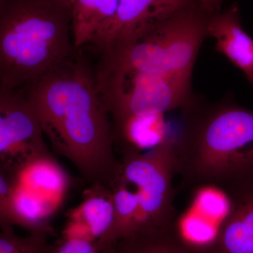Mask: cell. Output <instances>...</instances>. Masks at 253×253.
<instances>
[{"instance_id":"14","label":"cell","mask_w":253,"mask_h":253,"mask_svg":"<svg viewBox=\"0 0 253 253\" xmlns=\"http://www.w3.org/2000/svg\"><path fill=\"white\" fill-rule=\"evenodd\" d=\"M119 0H71L72 36L76 49L94 44L117 10Z\"/></svg>"},{"instance_id":"3","label":"cell","mask_w":253,"mask_h":253,"mask_svg":"<svg viewBox=\"0 0 253 253\" xmlns=\"http://www.w3.org/2000/svg\"><path fill=\"white\" fill-rule=\"evenodd\" d=\"M71 0L0 3V86L22 89L76 54Z\"/></svg>"},{"instance_id":"5","label":"cell","mask_w":253,"mask_h":253,"mask_svg":"<svg viewBox=\"0 0 253 253\" xmlns=\"http://www.w3.org/2000/svg\"><path fill=\"white\" fill-rule=\"evenodd\" d=\"M6 171L11 175V196L0 224L52 235L51 220L67 197L72 184L71 176L52 154L31 158Z\"/></svg>"},{"instance_id":"1","label":"cell","mask_w":253,"mask_h":253,"mask_svg":"<svg viewBox=\"0 0 253 253\" xmlns=\"http://www.w3.org/2000/svg\"><path fill=\"white\" fill-rule=\"evenodd\" d=\"M81 52L22 88L54 152L89 184L111 187L120 170L111 117Z\"/></svg>"},{"instance_id":"7","label":"cell","mask_w":253,"mask_h":253,"mask_svg":"<svg viewBox=\"0 0 253 253\" xmlns=\"http://www.w3.org/2000/svg\"><path fill=\"white\" fill-rule=\"evenodd\" d=\"M99 89L113 129L134 118L185 109L196 97L191 83L166 76H128Z\"/></svg>"},{"instance_id":"9","label":"cell","mask_w":253,"mask_h":253,"mask_svg":"<svg viewBox=\"0 0 253 253\" xmlns=\"http://www.w3.org/2000/svg\"><path fill=\"white\" fill-rule=\"evenodd\" d=\"M194 0H119L117 10L94 45L100 50L156 26L194 6Z\"/></svg>"},{"instance_id":"13","label":"cell","mask_w":253,"mask_h":253,"mask_svg":"<svg viewBox=\"0 0 253 253\" xmlns=\"http://www.w3.org/2000/svg\"><path fill=\"white\" fill-rule=\"evenodd\" d=\"M114 203V219L109 232L96 242L101 249L114 248L118 241L132 235L137 229L139 201L135 190L118 172L111 186Z\"/></svg>"},{"instance_id":"12","label":"cell","mask_w":253,"mask_h":253,"mask_svg":"<svg viewBox=\"0 0 253 253\" xmlns=\"http://www.w3.org/2000/svg\"><path fill=\"white\" fill-rule=\"evenodd\" d=\"M230 208L212 253H253V183L228 195Z\"/></svg>"},{"instance_id":"15","label":"cell","mask_w":253,"mask_h":253,"mask_svg":"<svg viewBox=\"0 0 253 253\" xmlns=\"http://www.w3.org/2000/svg\"><path fill=\"white\" fill-rule=\"evenodd\" d=\"M172 235V226L159 230L141 231L116 245L115 253H194Z\"/></svg>"},{"instance_id":"8","label":"cell","mask_w":253,"mask_h":253,"mask_svg":"<svg viewBox=\"0 0 253 253\" xmlns=\"http://www.w3.org/2000/svg\"><path fill=\"white\" fill-rule=\"evenodd\" d=\"M34 108L22 89L0 86V169L51 154Z\"/></svg>"},{"instance_id":"6","label":"cell","mask_w":253,"mask_h":253,"mask_svg":"<svg viewBox=\"0 0 253 253\" xmlns=\"http://www.w3.org/2000/svg\"><path fill=\"white\" fill-rule=\"evenodd\" d=\"M119 160L121 175L139 198L135 233L172 226L176 215L172 184L176 174L175 136L169 134L149 151H130L121 155Z\"/></svg>"},{"instance_id":"19","label":"cell","mask_w":253,"mask_h":253,"mask_svg":"<svg viewBox=\"0 0 253 253\" xmlns=\"http://www.w3.org/2000/svg\"><path fill=\"white\" fill-rule=\"evenodd\" d=\"M6 1V0H0V3L3 2V1Z\"/></svg>"},{"instance_id":"2","label":"cell","mask_w":253,"mask_h":253,"mask_svg":"<svg viewBox=\"0 0 253 253\" xmlns=\"http://www.w3.org/2000/svg\"><path fill=\"white\" fill-rule=\"evenodd\" d=\"M174 136L181 186L229 195L253 183V111L229 97L213 104L195 97Z\"/></svg>"},{"instance_id":"17","label":"cell","mask_w":253,"mask_h":253,"mask_svg":"<svg viewBox=\"0 0 253 253\" xmlns=\"http://www.w3.org/2000/svg\"><path fill=\"white\" fill-rule=\"evenodd\" d=\"M116 246L111 249H100L96 243L81 240H61L50 253H115Z\"/></svg>"},{"instance_id":"10","label":"cell","mask_w":253,"mask_h":253,"mask_svg":"<svg viewBox=\"0 0 253 253\" xmlns=\"http://www.w3.org/2000/svg\"><path fill=\"white\" fill-rule=\"evenodd\" d=\"M113 219L112 189L99 183L89 184L82 194L81 202L66 213L61 236L96 243L109 232Z\"/></svg>"},{"instance_id":"4","label":"cell","mask_w":253,"mask_h":253,"mask_svg":"<svg viewBox=\"0 0 253 253\" xmlns=\"http://www.w3.org/2000/svg\"><path fill=\"white\" fill-rule=\"evenodd\" d=\"M208 14L196 5L100 49L99 87L131 76H166L191 83L201 44L208 37Z\"/></svg>"},{"instance_id":"16","label":"cell","mask_w":253,"mask_h":253,"mask_svg":"<svg viewBox=\"0 0 253 253\" xmlns=\"http://www.w3.org/2000/svg\"><path fill=\"white\" fill-rule=\"evenodd\" d=\"M14 226L0 224V253H50L54 246L48 242L51 234L44 231H33L21 236L14 230Z\"/></svg>"},{"instance_id":"18","label":"cell","mask_w":253,"mask_h":253,"mask_svg":"<svg viewBox=\"0 0 253 253\" xmlns=\"http://www.w3.org/2000/svg\"><path fill=\"white\" fill-rule=\"evenodd\" d=\"M195 4L207 14H217L221 11L223 0H194Z\"/></svg>"},{"instance_id":"11","label":"cell","mask_w":253,"mask_h":253,"mask_svg":"<svg viewBox=\"0 0 253 253\" xmlns=\"http://www.w3.org/2000/svg\"><path fill=\"white\" fill-rule=\"evenodd\" d=\"M207 33L215 40L216 51L241 70L253 87V40L243 28L238 5L212 15Z\"/></svg>"}]
</instances>
